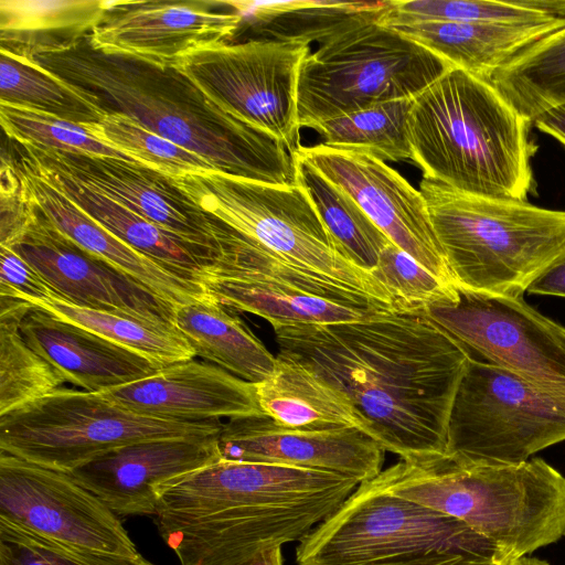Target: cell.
<instances>
[{
	"instance_id": "6da1fadb",
	"label": "cell",
	"mask_w": 565,
	"mask_h": 565,
	"mask_svg": "<svg viewBox=\"0 0 565 565\" xmlns=\"http://www.w3.org/2000/svg\"><path fill=\"white\" fill-rule=\"evenodd\" d=\"M274 331L278 355L345 395L385 451L409 462L448 456L450 412L470 354L424 310Z\"/></svg>"
},
{
	"instance_id": "7a4b0ae2",
	"label": "cell",
	"mask_w": 565,
	"mask_h": 565,
	"mask_svg": "<svg viewBox=\"0 0 565 565\" xmlns=\"http://www.w3.org/2000/svg\"><path fill=\"white\" fill-rule=\"evenodd\" d=\"M359 484L326 471L221 459L170 487L156 524L180 565H245L300 542Z\"/></svg>"
},
{
	"instance_id": "3957f363",
	"label": "cell",
	"mask_w": 565,
	"mask_h": 565,
	"mask_svg": "<svg viewBox=\"0 0 565 565\" xmlns=\"http://www.w3.org/2000/svg\"><path fill=\"white\" fill-rule=\"evenodd\" d=\"M31 63L55 75L105 114H122L199 154L215 171L278 185L296 184L292 153L275 137L226 113L175 67L75 47Z\"/></svg>"
},
{
	"instance_id": "277c9868",
	"label": "cell",
	"mask_w": 565,
	"mask_h": 565,
	"mask_svg": "<svg viewBox=\"0 0 565 565\" xmlns=\"http://www.w3.org/2000/svg\"><path fill=\"white\" fill-rule=\"evenodd\" d=\"M531 125L490 81L452 67L413 100V161L454 190L526 201L535 185Z\"/></svg>"
},
{
	"instance_id": "5b68a950",
	"label": "cell",
	"mask_w": 565,
	"mask_h": 565,
	"mask_svg": "<svg viewBox=\"0 0 565 565\" xmlns=\"http://www.w3.org/2000/svg\"><path fill=\"white\" fill-rule=\"evenodd\" d=\"M386 490L456 518L512 563L565 536V477L542 458L460 463L399 460L375 477Z\"/></svg>"
},
{
	"instance_id": "8992f818",
	"label": "cell",
	"mask_w": 565,
	"mask_h": 565,
	"mask_svg": "<svg viewBox=\"0 0 565 565\" xmlns=\"http://www.w3.org/2000/svg\"><path fill=\"white\" fill-rule=\"evenodd\" d=\"M419 191L457 287L522 298L565 260V211L486 198L423 178Z\"/></svg>"
},
{
	"instance_id": "52a82bcc",
	"label": "cell",
	"mask_w": 565,
	"mask_h": 565,
	"mask_svg": "<svg viewBox=\"0 0 565 565\" xmlns=\"http://www.w3.org/2000/svg\"><path fill=\"white\" fill-rule=\"evenodd\" d=\"M298 565H511L460 520L399 497L375 478L312 529ZM514 563V562H513Z\"/></svg>"
},
{
	"instance_id": "ba28073f",
	"label": "cell",
	"mask_w": 565,
	"mask_h": 565,
	"mask_svg": "<svg viewBox=\"0 0 565 565\" xmlns=\"http://www.w3.org/2000/svg\"><path fill=\"white\" fill-rule=\"evenodd\" d=\"M171 180L199 209L288 264L377 308L395 310L385 287L343 255L297 183L270 184L215 170Z\"/></svg>"
},
{
	"instance_id": "9c48e42d",
	"label": "cell",
	"mask_w": 565,
	"mask_h": 565,
	"mask_svg": "<svg viewBox=\"0 0 565 565\" xmlns=\"http://www.w3.org/2000/svg\"><path fill=\"white\" fill-rule=\"evenodd\" d=\"M450 64L377 21L356 26L309 53L297 86L299 127L375 104L415 98Z\"/></svg>"
},
{
	"instance_id": "30bf717a",
	"label": "cell",
	"mask_w": 565,
	"mask_h": 565,
	"mask_svg": "<svg viewBox=\"0 0 565 565\" xmlns=\"http://www.w3.org/2000/svg\"><path fill=\"white\" fill-rule=\"evenodd\" d=\"M221 419L178 422L125 409L100 393L61 387L0 415V451L70 473L122 446L217 435Z\"/></svg>"
},
{
	"instance_id": "8fae6325",
	"label": "cell",
	"mask_w": 565,
	"mask_h": 565,
	"mask_svg": "<svg viewBox=\"0 0 565 565\" xmlns=\"http://www.w3.org/2000/svg\"><path fill=\"white\" fill-rule=\"evenodd\" d=\"M565 440V396L469 359L448 423V457L460 463L516 465Z\"/></svg>"
},
{
	"instance_id": "7c38bea8",
	"label": "cell",
	"mask_w": 565,
	"mask_h": 565,
	"mask_svg": "<svg viewBox=\"0 0 565 565\" xmlns=\"http://www.w3.org/2000/svg\"><path fill=\"white\" fill-rule=\"evenodd\" d=\"M309 53V45L248 40L199 51L175 68L223 110L292 152L299 146L298 76Z\"/></svg>"
},
{
	"instance_id": "4fadbf2b",
	"label": "cell",
	"mask_w": 565,
	"mask_h": 565,
	"mask_svg": "<svg viewBox=\"0 0 565 565\" xmlns=\"http://www.w3.org/2000/svg\"><path fill=\"white\" fill-rule=\"evenodd\" d=\"M424 311L459 341L471 359L565 396V327L523 297H495L457 287L456 299Z\"/></svg>"
},
{
	"instance_id": "5bb4252c",
	"label": "cell",
	"mask_w": 565,
	"mask_h": 565,
	"mask_svg": "<svg viewBox=\"0 0 565 565\" xmlns=\"http://www.w3.org/2000/svg\"><path fill=\"white\" fill-rule=\"evenodd\" d=\"M0 518L70 546L122 556L139 554L119 516L70 473L2 451Z\"/></svg>"
},
{
	"instance_id": "9a60e30c",
	"label": "cell",
	"mask_w": 565,
	"mask_h": 565,
	"mask_svg": "<svg viewBox=\"0 0 565 565\" xmlns=\"http://www.w3.org/2000/svg\"><path fill=\"white\" fill-rule=\"evenodd\" d=\"M241 23L230 1L106 0L87 40L104 53L175 67L193 53L233 42Z\"/></svg>"
},
{
	"instance_id": "2e32d148",
	"label": "cell",
	"mask_w": 565,
	"mask_h": 565,
	"mask_svg": "<svg viewBox=\"0 0 565 565\" xmlns=\"http://www.w3.org/2000/svg\"><path fill=\"white\" fill-rule=\"evenodd\" d=\"M292 152L344 190L392 243L456 286L420 191L396 170L371 154L322 143Z\"/></svg>"
},
{
	"instance_id": "e0dca14e",
	"label": "cell",
	"mask_w": 565,
	"mask_h": 565,
	"mask_svg": "<svg viewBox=\"0 0 565 565\" xmlns=\"http://www.w3.org/2000/svg\"><path fill=\"white\" fill-rule=\"evenodd\" d=\"M15 143L35 160L73 175L164 231L217 256L224 223L192 203L170 177L128 159Z\"/></svg>"
},
{
	"instance_id": "ac0fdd59",
	"label": "cell",
	"mask_w": 565,
	"mask_h": 565,
	"mask_svg": "<svg viewBox=\"0 0 565 565\" xmlns=\"http://www.w3.org/2000/svg\"><path fill=\"white\" fill-rule=\"evenodd\" d=\"M11 248L34 267L58 299L173 324V305L81 247L40 209L36 220Z\"/></svg>"
},
{
	"instance_id": "d6986e66",
	"label": "cell",
	"mask_w": 565,
	"mask_h": 565,
	"mask_svg": "<svg viewBox=\"0 0 565 565\" xmlns=\"http://www.w3.org/2000/svg\"><path fill=\"white\" fill-rule=\"evenodd\" d=\"M218 434L129 444L93 459L70 475L118 516H154L170 487L189 473L221 460Z\"/></svg>"
},
{
	"instance_id": "ffe728a7",
	"label": "cell",
	"mask_w": 565,
	"mask_h": 565,
	"mask_svg": "<svg viewBox=\"0 0 565 565\" xmlns=\"http://www.w3.org/2000/svg\"><path fill=\"white\" fill-rule=\"evenodd\" d=\"M218 449L223 460L326 471L360 483L379 476L385 458V450L358 428H289L266 415L223 422Z\"/></svg>"
},
{
	"instance_id": "44dd1931",
	"label": "cell",
	"mask_w": 565,
	"mask_h": 565,
	"mask_svg": "<svg viewBox=\"0 0 565 565\" xmlns=\"http://www.w3.org/2000/svg\"><path fill=\"white\" fill-rule=\"evenodd\" d=\"M140 415L178 422H201L265 415L255 384L209 362L172 363L153 374L100 393Z\"/></svg>"
},
{
	"instance_id": "7402d4cb",
	"label": "cell",
	"mask_w": 565,
	"mask_h": 565,
	"mask_svg": "<svg viewBox=\"0 0 565 565\" xmlns=\"http://www.w3.org/2000/svg\"><path fill=\"white\" fill-rule=\"evenodd\" d=\"M20 332L66 382L87 392L102 393L161 369L135 352L39 308L25 315Z\"/></svg>"
},
{
	"instance_id": "603a6c76",
	"label": "cell",
	"mask_w": 565,
	"mask_h": 565,
	"mask_svg": "<svg viewBox=\"0 0 565 565\" xmlns=\"http://www.w3.org/2000/svg\"><path fill=\"white\" fill-rule=\"evenodd\" d=\"M40 211L81 247L174 307L207 297L204 289L136 250L88 216L62 191L17 160Z\"/></svg>"
},
{
	"instance_id": "cb8c5ba5",
	"label": "cell",
	"mask_w": 565,
	"mask_h": 565,
	"mask_svg": "<svg viewBox=\"0 0 565 565\" xmlns=\"http://www.w3.org/2000/svg\"><path fill=\"white\" fill-rule=\"evenodd\" d=\"M11 146L10 152L17 160L62 191L95 222L168 270L202 287L205 269L214 260L210 253L164 231L73 175L35 160L15 142Z\"/></svg>"
},
{
	"instance_id": "d4e9b609",
	"label": "cell",
	"mask_w": 565,
	"mask_h": 565,
	"mask_svg": "<svg viewBox=\"0 0 565 565\" xmlns=\"http://www.w3.org/2000/svg\"><path fill=\"white\" fill-rule=\"evenodd\" d=\"M392 1L230 0L242 17L233 42L273 40L322 45L356 26L379 22Z\"/></svg>"
},
{
	"instance_id": "484cf974",
	"label": "cell",
	"mask_w": 565,
	"mask_h": 565,
	"mask_svg": "<svg viewBox=\"0 0 565 565\" xmlns=\"http://www.w3.org/2000/svg\"><path fill=\"white\" fill-rule=\"evenodd\" d=\"M565 25V18L532 24L426 21L396 30L452 67L490 81L510 60Z\"/></svg>"
},
{
	"instance_id": "4316f807",
	"label": "cell",
	"mask_w": 565,
	"mask_h": 565,
	"mask_svg": "<svg viewBox=\"0 0 565 565\" xmlns=\"http://www.w3.org/2000/svg\"><path fill=\"white\" fill-rule=\"evenodd\" d=\"M202 287L225 308L245 311L268 321L273 329L292 324L356 321L382 310L341 302L298 288L227 274L209 265Z\"/></svg>"
},
{
	"instance_id": "83f0119b",
	"label": "cell",
	"mask_w": 565,
	"mask_h": 565,
	"mask_svg": "<svg viewBox=\"0 0 565 565\" xmlns=\"http://www.w3.org/2000/svg\"><path fill=\"white\" fill-rule=\"evenodd\" d=\"M106 0H0V53L22 62L68 51L88 38Z\"/></svg>"
},
{
	"instance_id": "f1b7e54d",
	"label": "cell",
	"mask_w": 565,
	"mask_h": 565,
	"mask_svg": "<svg viewBox=\"0 0 565 565\" xmlns=\"http://www.w3.org/2000/svg\"><path fill=\"white\" fill-rule=\"evenodd\" d=\"M255 387L260 409L278 425L358 428L371 437L370 423L350 399L297 362L277 355L273 373Z\"/></svg>"
},
{
	"instance_id": "f546056e",
	"label": "cell",
	"mask_w": 565,
	"mask_h": 565,
	"mask_svg": "<svg viewBox=\"0 0 565 565\" xmlns=\"http://www.w3.org/2000/svg\"><path fill=\"white\" fill-rule=\"evenodd\" d=\"M173 324L201 356L253 384L275 369L274 356L236 316L209 296L174 309Z\"/></svg>"
},
{
	"instance_id": "4dcf8cb0",
	"label": "cell",
	"mask_w": 565,
	"mask_h": 565,
	"mask_svg": "<svg viewBox=\"0 0 565 565\" xmlns=\"http://www.w3.org/2000/svg\"><path fill=\"white\" fill-rule=\"evenodd\" d=\"M30 305L135 352L159 367L195 356L190 343L172 323L84 308L56 297Z\"/></svg>"
},
{
	"instance_id": "1f68e13d",
	"label": "cell",
	"mask_w": 565,
	"mask_h": 565,
	"mask_svg": "<svg viewBox=\"0 0 565 565\" xmlns=\"http://www.w3.org/2000/svg\"><path fill=\"white\" fill-rule=\"evenodd\" d=\"M490 82L531 124L565 104V25L500 67Z\"/></svg>"
},
{
	"instance_id": "d6a6232c",
	"label": "cell",
	"mask_w": 565,
	"mask_h": 565,
	"mask_svg": "<svg viewBox=\"0 0 565 565\" xmlns=\"http://www.w3.org/2000/svg\"><path fill=\"white\" fill-rule=\"evenodd\" d=\"M291 153L296 183L307 193L328 232L351 263L371 274L391 241L344 190Z\"/></svg>"
},
{
	"instance_id": "836d02e7",
	"label": "cell",
	"mask_w": 565,
	"mask_h": 565,
	"mask_svg": "<svg viewBox=\"0 0 565 565\" xmlns=\"http://www.w3.org/2000/svg\"><path fill=\"white\" fill-rule=\"evenodd\" d=\"M32 307L0 297V415L50 394L66 382L23 339L20 323Z\"/></svg>"
},
{
	"instance_id": "e575fe53",
	"label": "cell",
	"mask_w": 565,
	"mask_h": 565,
	"mask_svg": "<svg viewBox=\"0 0 565 565\" xmlns=\"http://www.w3.org/2000/svg\"><path fill=\"white\" fill-rule=\"evenodd\" d=\"M413 100L383 102L311 128L327 147L364 152L383 162L413 161L409 137Z\"/></svg>"
},
{
	"instance_id": "d590c367",
	"label": "cell",
	"mask_w": 565,
	"mask_h": 565,
	"mask_svg": "<svg viewBox=\"0 0 565 565\" xmlns=\"http://www.w3.org/2000/svg\"><path fill=\"white\" fill-rule=\"evenodd\" d=\"M561 18H565V0H393L379 23L388 28L426 21L532 24Z\"/></svg>"
},
{
	"instance_id": "8d00e7d4",
	"label": "cell",
	"mask_w": 565,
	"mask_h": 565,
	"mask_svg": "<svg viewBox=\"0 0 565 565\" xmlns=\"http://www.w3.org/2000/svg\"><path fill=\"white\" fill-rule=\"evenodd\" d=\"M0 103L43 111L88 126L106 115L72 86L31 63L0 53Z\"/></svg>"
},
{
	"instance_id": "74e56055",
	"label": "cell",
	"mask_w": 565,
	"mask_h": 565,
	"mask_svg": "<svg viewBox=\"0 0 565 565\" xmlns=\"http://www.w3.org/2000/svg\"><path fill=\"white\" fill-rule=\"evenodd\" d=\"M84 127L111 149L170 178L215 170L199 154L122 114H106L100 121Z\"/></svg>"
},
{
	"instance_id": "f35d334b",
	"label": "cell",
	"mask_w": 565,
	"mask_h": 565,
	"mask_svg": "<svg viewBox=\"0 0 565 565\" xmlns=\"http://www.w3.org/2000/svg\"><path fill=\"white\" fill-rule=\"evenodd\" d=\"M0 124L4 135L18 143L131 160L99 141L84 126L35 109L0 103Z\"/></svg>"
},
{
	"instance_id": "ab89813d",
	"label": "cell",
	"mask_w": 565,
	"mask_h": 565,
	"mask_svg": "<svg viewBox=\"0 0 565 565\" xmlns=\"http://www.w3.org/2000/svg\"><path fill=\"white\" fill-rule=\"evenodd\" d=\"M0 565H154L141 553L114 555L70 546L0 518Z\"/></svg>"
},
{
	"instance_id": "60d3db41",
	"label": "cell",
	"mask_w": 565,
	"mask_h": 565,
	"mask_svg": "<svg viewBox=\"0 0 565 565\" xmlns=\"http://www.w3.org/2000/svg\"><path fill=\"white\" fill-rule=\"evenodd\" d=\"M371 274L390 292L395 310H425L457 297V286L436 277L392 242L381 252Z\"/></svg>"
},
{
	"instance_id": "b9f144b4",
	"label": "cell",
	"mask_w": 565,
	"mask_h": 565,
	"mask_svg": "<svg viewBox=\"0 0 565 565\" xmlns=\"http://www.w3.org/2000/svg\"><path fill=\"white\" fill-rule=\"evenodd\" d=\"M39 207L11 152L0 164V245L12 247L36 220Z\"/></svg>"
},
{
	"instance_id": "7bdbcfd3",
	"label": "cell",
	"mask_w": 565,
	"mask_h": 565,
	"mask_svg": "<svg viewBox=\"0 0 565 565\" xmlns=\"http://www.w3.org/2000/svg\"><path fill=\"white\" fill-rule=\"evenodd\" d=\"M0 297L31 301L58 298L43 277L13 248L0 245ZM31 306V305H30Z\"/></svg>"
},
{
	"instance_id": "ee69618b",
	"label": "cell",
	"mask_w": 565,
	"mask_h": 565,
	"mask_svg": "<svg viewBox=\"0 0 565 565\" xmlns=\"http://www.w3.org/2000/svg\"><path fill=\"white\" fill-rule=\"evenodd\" d=\"M527 292L565 298V260L555 265L533 281Z\"/></svg>"
},
{
	"instance_id": "f6af8a7d",
	"label": "cell",
	"mask_w": 565,
	"mask_h": 565,
	"mask_svg": "<svg viewBox=\"0 0 565 565\" xmlns=\"http://www.w3.org/2000/svg\"><path fill=\"white\" fill-rule=\"evenodd\" d=\"M532 124L565 147V104L546 110Z\"/></svg>"
},
{
	"instance_id": "bcb514c9",
	"label": "cell",
	"mask_w": 565,
	"mask_h": 565,
	"mask_svg": "<svg viewBox=\"0 0 565 565\" xmlns=\"http://www.w3.org/2000/svg\"><path fill=\"white\" fill-rule=\"evenodd\" d=\"M245 565H282L281 547L266 550Z\"/></svg>"
},
{
	"instance_id": "7dc6e473",
	"label": "cell",
	"mask_w": 565,
	"mask_h": 565,
	"mask_svg": "<svg viewBox=\"0 0 565 565\" xmlns=\"http://www.w3.org/2000/svg\"><path fill=\"white\" fill-rule=\"evenodd\" d=\"M511 565H550V564L542 559L525 556V557H522V558L515 561Z\"/></svg>"
},
{
	"instance_id": "c3c4849f",
	"label": "cell",
	"mask_w": 565,
	"mask_h": 565,
	"mask_svg": "<svg viewBox=\"0 0 565 565\" xmlns=\"http://www.w3.org/2000/svg\"><path fill=\"white\" fill-rule=\"evenodd\" d=\"M494 565H497V564H494Z\"/></svg>"
}]
</instances>
